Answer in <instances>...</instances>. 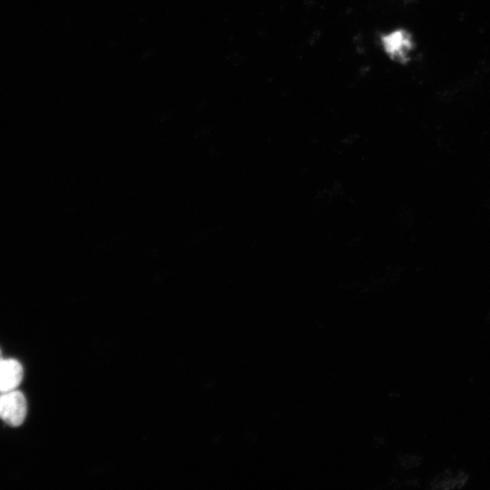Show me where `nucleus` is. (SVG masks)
Wrapping results in <instances>:
<instances>
[{"label":"nucleus","mask_w":490,"mask_h":490,"mask_svg":"<svg viewBox=\"0 0 490 490\" xmlns=\"http://www.w3.org/2000/svg\"><path fill=\"white\" fill-rule=\"evenodd\" d=\"M374 42L380 56L392 66L406 67L416 58L417 42L406 26L388 25L374 34Z\"/></svg>","instance_id":"f257e3e1"},{"label":"nucleus","mask_w":490,"mask_h":490,"mask_svg":"<svg viewBox=\"0 0 490 490\" xmlns=\"http://www.w3.org/2000/svg\"><path fill=\"white\" fill-rule=\"evenodd\" d=\"M328 60H324L323 62H327ZM320 62V61H319ZM311 63H318V62H311Z\"/></svg>","instance_id":"39448f33"},{"label":"nucleus","mask_w":490,"mask_h":490,"mask_svg":"<svg viewBox=\"0 0 490 490\" xmlns=\"http://www.w3.org/2000/svg\"><path fill=\"white\" fill-rule=\"evenodd\" d=\"M2 352H1V349H0V360L2 359Z\"/></svg>","instance_id":"20e7f679"},{"label":"nucleus","mask_w":490,"mask_h":490,"mask_svg":"<svg viewBox=\"0 0 490 490\" xmlns=\"http://www.w3.org/2000/svg\"><path fill=\"white\" fill-rule=\"evenodd\" d=\"M24 376L23 367L14 358L0 360V392L15 390L21 383Z\"/></svg>","instance_id":"7ed1b4c3"},{"label":"nucleus","mask_w":490,"mask_h":490,"mask_svg":"<svg viewBox=\"0 0 490 490\" xmlns=\"http://www.w3.org/2000/svg\"><path fill=\"white\" fill-rule=\"evenodd\" d=\"M27 411L26 399L19 390L0 394V418L11 426H18L24 422Z\"/></svg>","instance_id":"f03ea898"}]
</instances>
